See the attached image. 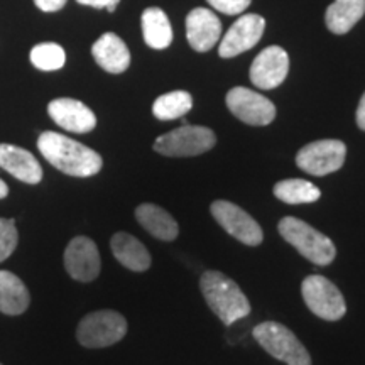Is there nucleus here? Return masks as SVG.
I'll list each match as a JSON object with an SVG mask.
<instances>
[{
  "instance_id": "10",
  "label": "nucleus",
  "mask_w": 365,
  "mask_h": 365,
  "mask_svg": "<svg viewBox=\"0 0 365 365\" xmlns=\"http://www.w3.org/2000/svg\"><path fill=\"white\" fill-rule=\"evenodd\" d=\"M227 107L239 120L249 125H269L276 118V107L257 91L235 86L227 93Z\"/></svg>"
},
{
  "instance_id": "24",
  "label": "nucleus",
  "mask_w": 365,
  "mask_h": 365,
  "mask_svg": "<svg viewBox=\"0 0 365 365\" xmlns=\"http://www.w3.org/2000/svg\"><path fill=\"white\" fill-rule=\"evenodd\" d=\"M193 108V98L188 91H170L156 98L153 103V113L159 120H175L185 117Z\"/></svg>"
},
{
  "instance_id": "26",
  "label": "nucleus",
  "mask_w": 365,
  "mask_h": 365,
  "mask_svg": "<svg viewBox=\"0 0 365 365\" xmlns=\"http://www.w3.org/2000/svg\"><path fill=\"white\" fill-rule=\"evenodd\" d=\"M19 242L16 222L12 218H0V262L12 255Z\"/></svg>"
},
{
  "instance_id": "15",
  "label": "nucleus",
  "mask_w": 365,
  "mask_h": 365,
  "mask_svg": "<svg viewBox=\"0 0 365 365\" xmlns=\"http://www.w3.org/2000/svg\"><path fill=\"white\" fill-rule=\"evenodd\" d=\"M48 113L59 127L75 134H86L97 125V117L83 102L75 98H56L48 105Z\"/></svg>"
},
{
  "instance_id": "9",
  "label": "nucleus",
  "mask_w": 365,
  "mask_h": 365,
  "mask_svg": "<svg viewBox=\"0 0 365 365\" xmlns=\"http://www.w3.org/2000/svg\"><path fill=\"white\" fill-rule=\"evenodd\" d=\"M210 212L228 235L235 237L242 244L255 247L264 240V232L261 225L249 215L245 210L237 207L235 203L218 200L210 207Z\"/></svg>"
},
{
  "instance_id": "3",
  "label": "nucleus",
  "mask_w": 365,
  "mask_h": 365,
  "mask_svg": "<svg viewBox=\"0 0 365 365\" xmlns=\"http://www.w3.org/2000/svg\"><path fill=\"white\" fill-rule=\"evenodd\" d=\"M277 230L287 244L317 266H328L335 259L336 249L331 239L299 218L284 217L277 225Z\"/></svg>"
},
{
  "instance_id": "32",
  "label": "nucleus",
  "mask_w": 365,
  "mask_h": 365,
  "mask_svg": "<svg viewBox=\"0 0 365 365\" xmlns=\"http://www.w3.org/2000/svg\"><path fill=\"white\" fill-rule=\"evenodd\" d=\"M0 365H2V364H0Z\"/></svg>"
},
{
  "instance_id": "1",
  "label": "nucleus",
  "mask_w": 365,
  "mask_h": 365,
  "mask_svg": "<svg viewBox=\"0 0 365 365\" xmlns=\"http://www.w3.org/2000/svg\"><path fill=\"white\" fill-rule=\"evenodd\" d=\"M38 149L46 161L73 178L95 176L103 166L98 153L58 132H43L38 139Z\"/></svg>"
},
{
  "instance_id": "28",
  "label": "nucleus",
  "mask_w": 365,
  "mask_h": 365,
  "mask_svg": "<svg viewBox=\"0 0 365 365\" xmlns=\"http://www.w3.org/2000/svg\"><path fill=\"white\" fill-rule=\"evenodd\" d=\"M81 6H88L95 9H107L108 12H113L117 9L120 0H76Z\"/></svg>"
},
{
  "instance_id": "29",
  "label": "nucleus",
  "mask_w": 365,
  "mask_h": 365,
  "mask_svg": "<svg viewBox=\"0 0 365 365\" xmlns=\"http://www.w3.org/2000/svg\"><path fill=\"white\" fill-rule=\"evenodd\" d=\"M68 0H34L36 7L43 12H58L66 6Z\"/></svg>"
},
{
  "instance_id": "25",
  "label": "nucleus",
  "mask_w": 365,
  "mask_h": 365,
  "mask_svg": "<svg viewBox=\"0 0 365 365\" xmlns=\"http://www.w3.org/2000/svg\"><path fill=\"white\" fill-rule=\"evenodd\" d=\"M31 63L41 71H56L65 66L66 53L56 43H43L31 49Z\"/></svg>"
},
{
  "instance_id": "6",
  "label": "nucleus",
  "mask_w": 365,
  "mask_h": 365,
  "mask_svg": "<svg viewBox=\"0 0 365 365\" xmlns=\"http://www.w3.org/2000/svg\"><path fill=\"white\" fill-rule=\"evenodd\" d=\"M127 333V319L113 309L93 312L81 319L76 339L86 349H103L120 341Z\"/></svg>"
},
{
  "instance_id": "18",
  "label": "nucleus",
  "mask_w": 365,
  "mask_h": 365,
  "mask_svg": "<svg viewBox=\"0 0 365 365\" xmlns=\"http://www.w3.org/2000/svg\"><path fill=\"white\" fill-rule=\"evenodd\" d=\"M112 252L122 266L134 272L148 271L150 267V254L145 245L125 232H118L110 240Z\"/></svg>"
},
{
  "instance_id": "12",
  "label": "nucleus",
  "mask_w": 365,
  "mask_h": 365,
  "mask_svg": "<svg viewBox=\"0 0 365 365\" xmlns=\"http://www.w3.org/2000/svg\"><path fill=\"white\" fill-rule=\"evenodd\" d=\"M102 267L97 244L88 237H75L65 250V269L75 281L97 279Z\"/></svg>"
},
{
  "instance_id": "11",
  "label": "nucleus",
  "mask_w": 365,
  "mask_h": 365,
  "mask_svg": "<svg viewBox=\"0 0 365 365\" xmlns=\"http://www.w3.org/2000/svg\"><path fill=\"white\" fill-rule=\"evenodd\" d=\"M266 21L257 14H244L237 19L227 34L223 36L218 54L222 58H235L252 49L264 34Z\"/></svg>"
},
{
  "instance_id": "27",
  "label": "nucleus",
  "mask_w": 365,
  "mask_h": 365,
  "mask_svg": "<svg viewBox=\"0 0 365 365\" xmlns=\"http://www.w3.org/2000/svg\"><path fill=\"white\" fill-rule=\"evenodd\" d=\"M252 0H208V4L215 11L227 14V16H237V14H242L247 11Z\"/></svg>"
},
{
  "instance_id": "22",
  "label": "nucleus",
  "mask_w": 365,
  "mask_h": 365,
  "mask_svg": "<svg viewBox=\"0 0 365 365\" xmlns=\"http://www.w3.org/2000/svg\"><path fill=\"white\" fill-rule=\"evenodd\" d=\"M143 36L153 49H166L173 43V27L168 16L159 7H149L143 14Z\"/></svg>"
},
{
  "instance_id": "31",
  "label": "nucleus",
  "mask_w": 365,
  "mask_h": 365,
  "mask_svg": "<svg viewBox=\"0 0 365 365\" xmlns=\"http://www.w3.org/2000/svg\"><path fill=\"white\" fill-rule=\"evenodd\" d=\"M7 195H9V186L6 185V181L0 180V200L6 198Z\"/></svg>"
},
{
  "instance_id": "23",
  "label": "nucleus",
  "mask_w": 365,
  "mask_h": 365,
  "mask_svg": "<svg viewBox=\"0 0 365 365\" xmlns=\"http://www.w3.org/2000/svg\"><path fill=\"white\" fill-rule=\"evenodd\" d=\"M274 195L287 205H301V203H314L319 200V188L314 186L313 182L307 180H298V178H291V180H282L274 185Z\"/></svg>"
},
{
  "instance_id": "20",
  "label": "nucleus",
  "mask_w": 365,
  "mask_h": 365,
  "mask_svg": "<svg viewBox=\"0 0 365 365\" xmlns=\"http://www.w3.org/2000/svg\"><path fill=\"white\" fill-rule=\"evenodd\" d=\"M31 296L21 277L9 271H0V312L17 317L29 308Z\"/></svg>"
},
{
  "instance_id": "16",
  "label": "nucleus",
  "mask_w": 365,
  "mask_h": 365,
  "mask_svg": "<svg viewBox=\"0 0 365 365\" xmlns=\"http://www.w3.org/2000/svg\"><path fill=\"white\" fill-rule=\"evenodd\" d=\"M0 168L27 185L43 180V168L33 153L14 144H0Z\"/></svg>"
},
{
  "instance_id": "21",
  "label": "nucleus",
  "mask_w": 365,
  "mask_h": 365,
  "mask_svg": "<svg viewBox=\"0 0 365 365\" xmlns=\"http://www.w3.org/2000/svg\"><path fill=\"white\" fill-rule=\"evenodd\" d=\"M365 14V0H335L327 9L325 22L333 34H346Z\"/></svg>"
},
{
  "instance_id": "2",
  "label": "nucleus",
  "mask_w": 365,
  "mask_h": 365,
  "mask_svg": "<svg viewBox=\"0 0 365 365\" xmlns=\"http://www.w3.org/2000/svg\"><path fill=\"white\" fill-rule=\"evenodd\" d=\"M200 289L212 312L223 325L230 327L250 313L247 296L239 284L220 271H207L200 279Z\"/></svg>"
},
{
  "instance_id": "30",
  "label": "nucleus",
  "mask_w": 365,
  "mask_h": 365,
  "mask_svg": "<svg viewBox=\"0 0 365 365\" xmlns=\"http://www.w3.org/2000/svg\"><path fill=\"white\" fill-rule=\"evenodd\" d=\"M357 125L362 130H365V93L362 95V98H360V103L357 108Z\"/></svg>"
},
{
  "instance_id": "17",
  "label": "nucleus",
  "mask_w": 365,
  "mask_h": 365,
  "mask_svg": "<svg viewBox=\"0 0 365 365\" xmlns=\"http://www.w3.org/2000/svg\"><path fill=\"white\" fill-rule=\"evenodd\" d=\"M91 54H93L97 65L102 70L118 75L124 73L130 65V53L127 44L113 33H105L95 41L91 46Z\"/></svg>"
},
{
  "instance_id": "5",
  "label": "nucleus",
  "mask_w": 365,
  "mask_h": 365,
  "mask_svg": "<svg viewBox=\"0 0 365 365\" xmlns=\"http://www.w3.org/2000/svg\"><path fill=\"white\" fill-rule=\"evenodd\" d=\"M215 144L217 135L212 129L185 124L180 129L159 135L154 150L168 158H191L207 153Z\"/></svg>"
},
{
  "instance_id": "4",
  "label": "nucleus",
  "mask_w": 365,
  "mask_h": 365,
  "mask_svg": "<svg viewBox=\"0 0 365 365\" xmlns=\"http://www.w3.org/2000/svg\"><path fill=\"white\" fill-rule=\"evenodd\" d=\"M255 341L269 355L287 365H312V357L298 336L277 322H264L252 331Z\"/></svg>"
},
{
  "instance_id": "8",
  "label": "nucleus",
  "mask_w": 365,
  "mask_h": 365,
  "mask_svg": "<svg viewBox=\"0 0 365 365\" xmlns=\"http://www.w3.org/2000/svg\"><path fill=\"white\" fill-rule=\"evenodd\" d=\"M346 148L341 140L323 139L304 145L296 156L299 170L313 176H327L339 171L345 163Z\"/></svg>"
},
{
  "instance_id": "7",
  "label": "nucleus",
  "mask_w": 365,
  "mask_h": 365,
  "mask_svg": "<svg viewBox=\"0 0 365 365\" xmlns=\"http://www.w3.org/2000/svg\"><path fill=\"white\" fill-rule=\"evenodd\" d=\"M301 294H303L304 303L309 308V312L317 317L328 319V322H336L344 318L346 313V304L344 294L330 279L318 276H308L301 284Z\"/></svg>"
},
{
  "instance_id": "14",
  "label": "nucleus",
  "mask_w": 365,
  "mask_h": 365,
  "mask_svg": "<svg viewBox=\"0 0 365 365\" xmlns=\"http://www.w3.org/2000/svg\"><path fill=\"white\" fill-rule=\"evenodd\" d=\"M222 22L210 9H193L186 17V38L195 51L207 53L220 41Z\"/></svg>"
},
{
  "instance_id": "13",
  "label": "nucleus",
  "mask_w": 365,
  "mask_h": 365,
  "mask_svg": "<svg viewBox=\"0 0 365 365\" xmlns=\"http://www.w3.org/2000/svg\"><path fill=\"white\" fill-rule=\"evenodd\" d=\"M289 71V56L279 46H269L250 66V81L261 90L277 88Z\"/></svg>"
},
{
  "instance_id": "19",
  "label": "nucleus",
  "mask_w": 365,
  "mask_h": 365,
  "mask_svg": "<svg viewBox=\"0 0 365 365\" xmlns=\"http://www.w3.org/2000/svg\"><path fill=\"white\" fill-rule=\"evenodd\" d=\"M137 222L143 225L150 235L159 240L171 242L180 234V227L166 210L153 203H143L135 208Z\"/></svg>"
}]
</instances>
